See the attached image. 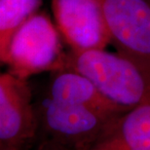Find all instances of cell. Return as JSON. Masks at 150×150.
Wrapping results in <instances>:
<instances>
[{
	"instance_id": "cell-1",
	"label": "cell",
	"mask_w": 150,
	"mask_h": 150,
	"mask_svg": "<svg viewBox=\"0 0 150 150\" xmlns=\"http://www.w3.org/2000/svg\"><path fill=\"white\" fill-rule=\"evenodd\" d=\"M62 69L84 75L107 100L126 111L150 95V74L132 59L105 49L69 50Z\"/></svg>"
},
{
	"instance_id": "cell-2",
	"label": "cell",
	"mask_w": 150,
	"mask_h": 150,
	"mask_svg": "<svg viewBox=\"0 0 150 150\" xmlns=\"http://www.w3.org/2000/svg\"><path fill=\"white\" fill-rule=\"evenodd\" d=\"M36 111L32 150H91L109 123L118 117L49 98L36 105Z\"/></svg>"
},
{
	"instance_id": "cell-3",
	"label": "cell",
	"mask_w": 150,
	"mask_h": 150,
	"mask_svg": "<svg viewBox=\"0 0 150 150\" xmlns=\"http://www.w3.org/2000/svg\"><path fill=\"white\" fill-rule=\"evenodd\" d=\"M62 34L45 13H36L19 28L0 54L9 72L28 79L42 72L61 70L65 53Z\"/></svg>"
},
{
	"instance_id": "cell-4",
	"label": "cell",
	"mask_w": 150,
	"mask_h": 150,
	"mask_svg": "<svg viewBox=\"0 0 150 150\" xmlns=\"http://www.w3.org/2000/svg\"><path fill=\"white\" fill-rule=\"evenodd\" d=\"M110 43L150 74V0H100Z\"/></svg>"
},
{
	"instance_id": "cell-5",
	"label": "cell",
	"mask_w": 150,
	"mask_h": 150,
	"mask_svg": "<svg viewBox=\"0 0 150 150\" xmlns=\"http://www.w3.org/2000/svg\"><path fill=\"white\" fill-rule=\"evenodd\" d=\"M37 130L36 105L28 79L0 74V146L32 150Z\"/></svg>"
},
{
	"instance_id": "cell-6",
	"label": "cell",
	"mask_w": 150,
	"mask_h": 150,
	"mask_svg": "<svg viewBox=\"0 0 150 150\" xmlns=\"http://www.w3.org/2000/svg\"><path fill=\"white\" fill-rule=\"evenodd\" d=\"M52 9L70 50L105 49L110 43L100 0H52Z\"/></svg>"
},
{
	"instance_id": "cell-7",
	"label": "cell",
	"mask_w": 150,
	"mask_h": 150,
	"mask_svg": "<svg viewBox=\"0 0 150 150\" xmlns=\"http://www.w3.org/2000/svg\"><path fill=\"white\" fill-rule=\"evenodd\" d=\"M91 150H150V95L114 118Z\"/></svg>"
},
{
	"instance_id": "cell-8",
	"label": "cell",
	"mask_w": 150,
	"mask_h": 150,
	"mask_svg": "<svg viewBox=\"0 0 150 150\" xmlns=\"http://www.w3.org/2000/svg\"><path fill=\"white\" fill-rule=\"evenodd\" d=\"M51 73L47 98L49 100L67 105L94 109L111 116L126 112L107 100L88 78L77 71L61 69Z\"/></svg>"
},
{
	"instance_id": "cell-9",
	"label": "cell",
	"mask_w": 150,
	"mask_h": 150,
	"mask_svg": "<svg viewBox=\"0 0 150 150\" xmlns=\"http://www.w3.org/2000/svg\"><path fill=\"white\" fill-rule=\"evenodd\" d=\"M42 0H0V54L7 49L12 36L37 13Z\"/></svg>"
},
{
	"instance_id": "cell-10",
	"label": "cell",
	"mask_w": 150,
	"mask_h": 150,
	"mask_svg": "<svg viewBox=\"0 0 150 150\" xmlns=\"http://www.w3.org/2000/svg\"><path fill=\"white\" fill-rule=\"evenodd\" d=\"M0 150H19L14 147H9V146H0Z\"/></svg>"
}]
</instances>
